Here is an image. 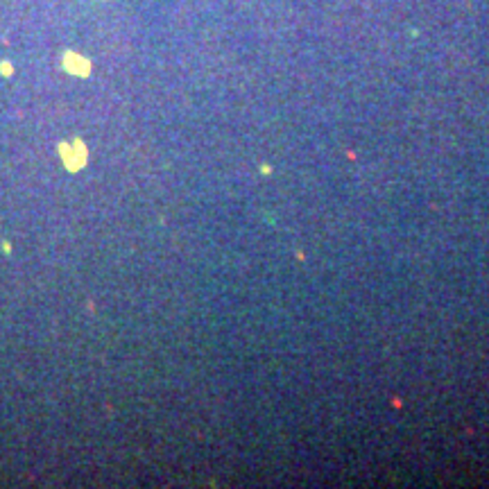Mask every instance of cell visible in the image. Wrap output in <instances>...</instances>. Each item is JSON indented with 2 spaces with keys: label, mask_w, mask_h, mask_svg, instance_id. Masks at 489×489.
Returning <instances> with one entry per match:
<instances>
[{
  "label": "cell",
  "mask_w": 489,
  "mask_h": 489,
  "mask_svg": "<svg viewBox=\"0 0 489 489\" xmlns=\"http://www.w3.org/2000/svg\"><path fill=\"white\" fill-rule=\"evenodd\" d=\"M59 150H61V157H63V161H66V168L70 172L79 170L86 163V148L82 141H72V145L61 143Z\"/></svg>",
  "instance_id": "obj_1"
},
{
  "label": "cell",
  "mask_w": 489,
  "mask_h": 489,
  "mask_svg": "<svg viewBox=\"0 0 489 489\" xmlns=\"http://www.w3.org/2000/svg\"><path fill=\"white\" fill-rule=\"evenodd\" d=\"M66 68L72 70V72H79V75H86L88 61H84L82 57H75V54H66Z\"/></svg>",
  "instance_id": "obj_2"
}]
</instances>
